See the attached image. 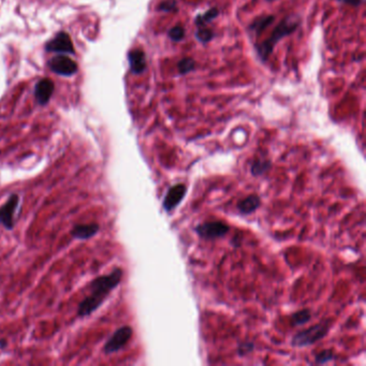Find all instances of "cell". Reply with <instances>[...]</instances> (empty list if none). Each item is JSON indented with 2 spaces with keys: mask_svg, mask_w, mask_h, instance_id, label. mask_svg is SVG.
Listing matches in <instances>:
<instances>
[{
  "mask_svg": "<svg viewBox=\"0 0 366 366\" xmlns=\"http://www.w3.org/2000/svg\"><path fill=\"white\" fill-rule=\"evenodd\" d=\"M123 274V270L116 267L108 275L99 276L91 281L89 284L90 294L79 304L77 316L83 318L97 311L108 295L121 284Z\"/></svg>",
  "mask_w": 366,
  "mask_h": 366,
  "instance_id": "1",
  "label": "cell"
},
{
  "mask_svg": "<svg viewBox=\"0 0 366 366\" xmlns=\"http://www.w3.org/2000/svg\"><path fill=\"white\" fill-rule=\"evenodd\" d=\"M300 25H301V18L298 15L286 16L275 28H274L271 37L263 41L261 44L256 46L260 59L264 62L273 53L274 47L276 46L278 41L283 39L284 37L293 33L298 29V27Z\"/></svg>",
  "mask_w": 366,
  "mask_h": 366,
  "instance_id": "2",
  "label": "cell"
},
{
  "mask_svg": "<svg viewBox=\"0 0 366 366\" xmlns=\"http://www.w3.org/2000/svg\"><path fill=\"white\" fill-rule=\"evenodd\" d=\"M331 327H332V319H326L318 325L298 332L292 339V346L299 348L311 346L322 340L329 333Z\"/></svg>",
  "mask_w": 366,
  "mask_h": 366,
  "instance_id": "3",
  "label": "cell"
},
{
  "mask_svg": "<svg viewBox=\"0 0 366 366\" xmlns=\"http://www.w3.org/2000/svg\"><path fill=\"white\" fill-rule=\"evenodd\" d=\"M132 334L133 330L129 326H125L117 329L114 334L110 337L107 343H105L103 347L104 353L107 355L117 353V351L124 348L126 345L128 344V342L132 337Z\"/></svg>",
  "mask_w": 366,
  "mask_h": 366,
  "instance_id": "4",
  "label": "cell"
},
{
  "mask_svg": "<svg viewBox=\"0 0 366 366\" xmlns=\"http://www.w3.org/2000/svg\"><path fill=\"white\" fill-rule=\"evenodd\" d=\"M230 230V227L223 221H208L198 224L194 228V232L204 240H213V238L222 237Z\"/></svg>",
  "mask_w": 366,
  "mask_h": 366,
  "instance_id": "5",
  "label": "cell"
},
{
  "mask_svg": "<svg viewBox=\"0 0 366 366\" xmlns=\"http://www.w3.org/2000/svg\"><path fill=\"white\" fill-rule=\"evenodd\" d=\"M18 205L19 195L16 193H12L3 205L0 206V223L6 230H12L14 228V223H15L14 217H15Z\"/></svg>",
  "mask_w": 366,
  "mask_h": 366,
  "instance_id": "6",
  "label": "cell"
},
{
  "mask_svg": "<svg viewBox=\"0 0 366 366\" xmlns=\"http://www.w3.org/2000/svg\"><path fill=\"white\" fill-rule=\"evenodd\" d=\"M186 191L187 188L184 184H177L169 188L164 199V208L168 213H171L179 205L182 200L184 199Z\"/></svg>",
  "mask_w": 366,
  "mask_h": 366,
  "instance_id": "7",
  "label": "cell"
},
{
  "mask_svg": "<svg viewBox=\"0 0 366 366\" xmlns=\"http://www.w3.org/2000/svg\"><path fill=\"white\" fill-rule=\"evenodd\" d=\"M99 224L91 222V223H80L75 224L71 230V235L79 240H88L93 237L99 232Z\"/></svg>",
  "mask_w": 366,
  "mask_h": 366,
  "instance_id": "8",
  "label": "cell"
},
{
  "mask_svg": "<svg viewBox=\"0 0 366 366\" xmlns=\"http://www.w3.org/2000/svg\"><path fill=\"white\" fill-rule=\"evenodd\" d=\"M260 206H261V199H260L259 195L255 193L249 194L248 196H246V198H244L237 203L238 212L243 215L252 214L253 212H256Z\"/></svg>",
  "mask_w": 366,
  "mask_h": 366,
  "instance_id": "9",
  "label": "cell"
},
{
  "mask_svg": "<svg viewBox=\"0 0 366 366\" xmlns=\"http://www.w3.org/2000/svg\"><path fill=\"white\" fill-rule=\"evenodd\" d=\"M129 63L130 69L133 74L143 73L146 69V56L145 53L141 50H135L129 53Z\"/></svg>",
  "mask_w": 366,
  "mask_h": 366,
  "instance_id": "10",
  "label": "cell"
},
{
  "mask_svg": "<svg viewBox=\"0 0 366 366\" xmlns=\"http://www.w3.org/2000/svg\"><path fill=\"white\" fill-rule=\"evenodd\" d=\"M274 20H275V16L274 15H261L252 20L248 27V29L252 33H255L257 37H259L260 34L263 32V30H265Z\"/></svg>",
  "mask_w": 366,
  "mask_h": 366,
  "instance_id": "11",
  "label": "cell"
},
{
  "mask_svg": "<svg viewBox=\"0 0 366 366\" xmlns=\"http://www.w3.org/2000/svg\"><path fill=\"white\" fill-rule=\"evenodd\" d=\"M271 166H272V164H271V161H269V160L256 159L251 165L250 172L255 178L261 177V175L265 174L267 171L270 170Z\"/></svg>",
  "mask_w": 366,
  "mask_h": 366,
  "instance_id": "12",
  "label": "cell"
},
{
  "mask_svg": "<svg viewBox=\"0 0 366 366\" xmlns=\"http://www.w3.org/2000/svg\"><path fill=\"white\" fill-rule=\"evenodd\" d=\"M218 15H219V10H218L217 8L209 9L205 13L199 14V15L195 17L194 23L199 28L200 27H205V25H207L208 23L212 22V20L214 18H216Z\"/></svg>",
  "mask_w": 366,
  "mask_h": 366,
  "instance_id": "13",
  "label": "cell"
},
{
  "mask_svg": "<svg viewBox=\"0 0 366 366\" xmlns=\"http://www.w3.org/2000/svg\"><path fill=\"white\" fill-rule=\"evenodd\" d=\"M312 319V313L309 309H301L291 316L292 326H303Z\"/></svg>",
  "mask_w": 366,
  "mask_h": 366,
  "instance_id": "14",
  "label": "cell"
},
{
  "mask_svg": "<svg viewBox=\"0 0 366 366\" xmlns=\"http://www.w3.org/2000/svg\"><path fill=\"white\" fill-rule=\"evenodd\" d=\"M195 67V61L191 57H186L183 58L178 63V69L180 74L184 75L189 72H191Z\"/></svg>",
  "mask_w": 366,
  "mask_h": 366,
  "instance_id": "15",
  "label": "cell"
},
{
  "mask_svg": "<svg viewBox=\"0 0 366 366\" xmlns=\"http://www.w3.org/2000/svg\"><path fill=\"white\" fill-rule=\"evenodd\" d=\"M195 38L198 39L202 43H207L214 38V32L212 29L206 27H200L195 32Z\"/></svg>",
  "mask_w": 366,
  "mask_h": 366,
  "instance_id": "16",
  "label": "cell"
},
{
  "mask_svg": "<svg viewBox=\"0 0 366 366\" xmlns=\"http://www.w3.org/2000/svg\"><path fill=\"white\" fill-rule=\"evenodd\" d=\"M168 34H169V38H170L172 41L180 42L182 40H184L185 38V29L182 25H178V26L172 27L171 29L169 30Z\"/></svg>",
  "mask_w": 366,
  "mask_h": 366,
  "instance_id": "17",
  "label": "cell"
},
{
  "mask_svg": "<svg viewBox=\"0 0 366 366\" xmlns=\"http://www.w3.org/2000/svg\"><path fill=\"white\" fill-rule=\"evenodd\" d=\"M334 358L335 356H334L333 350L327 349V350L321 351V353L317 355L315 357V361H316V364H326L330 361H332Z\"/></svg>",
  "mask_w": 366,
  "mask_h": 366,
  "instance_id": "18",
  "label": "cell"
},
{
  "mask_svg": "<svg viewBox=\"0 0 366 366\" xmlns=\"http://www.w3.org/2000/svg\"><path fill=\"white\" fill-rule=\"evenodd\" d=\"M177 0H165L157 5V10L161 12H173L177 10Z\"/></svg>",
  "mask_w": 366,
  "mask_h": 366,
  "instance_id": "19",
  "label": "cell"
},
{
  "mask_svg": "<svg viewBox=\"0 0 366 366\" xmlns=\"http://www.w3.org/2000/svg\"><path fill=\"white\" fill-rule=\"evenodd\" d=\"M253 349H255V345H253V343L246 342V343H243V344L240 345V346H238L237 354H238V356L243 357V356H246V355L252 353Z\"/></svg>",
  "mask_w": 366,
  "mask_h": 366,
  "instance_id": "20",
  "label": "cell"
},
{
  "mask_svg": "<svg viewBox=\"0 0 366 366\" xmlns=\"http://www.w3.org/2000/svg\"><path fill=\"white\" fill-rule=\"evenodd\" d=\"M337 1L346 3V4H350V5H355L358 6L364 2V0H337Z\"/></svg>",
  "mask_w": 366,
  "mask_h": 366,
  "instance_id": "21",
  "label": "cell"
},
{
  "mask_svg": "<svg viewBox=\"0 0 366 366\" xmlns=\"http://www.w3.org/2000/svg\"><path fill=\"white\" fill-rule=\"evenodd\" d=\"M6 346V342L4 340H0V348L3 349Z\"/></svg>",
  "mask_w": 366,
  "mask_h": 366,
  "instance_id": "22",
  "label": "cell"
},
{
  "mask_svg": "<svg viewBox=\"0 0 366 366\" xmlns=\"http://www.w3.org/2000/svg\"><path fill=\"white\" fill-rule=\"evenodd\" d=\"M266 1H269V2H272V1H276V0H266Z\"/></svg>",
  "mask_w": 366,
  "mask_h": 366,
  "instance_id": "23",
  "label": "cell"
}]
</instances>
